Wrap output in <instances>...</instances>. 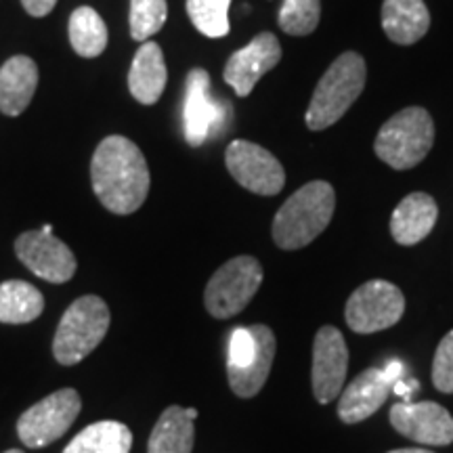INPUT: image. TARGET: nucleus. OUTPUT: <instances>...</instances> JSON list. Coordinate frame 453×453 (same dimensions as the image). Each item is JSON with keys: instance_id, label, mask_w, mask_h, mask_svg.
<instances>
[{"instance_id": "obj_10", "label": "nucleus", "mask_w": 453, "mask_h": 453, "mask_svg": "<svg viewBox=\"0 0 453 453\" xmlns=\"http://www.w3.org/2000/svg\"><path fill=\"white\" fill-rule=\"evenodd\" d=\"M229 174L243 189L257 196H277L286 185V170L269 150L237 139L225 151Z\"/></svg>"}, {"instance_id": "obj_32", "label": "nucleus", "mask_w": 453, "mask_h": 453, "mask_svg": "<svg viewBox=\"0 0 453 453\" xmlns=\"http://www.w3.org/2000/svg\"><path fill=\"white\" fill-rule=\"evenodd\" d=\"M42 231H44V234H53V225H44Z\"/></svg>"}, {"instance_id": "obj_7", "label": "nucleus", "mask_w": 453, "mask_h": 453, "mask_svg": "<svg viewBox=\"0 0 453 453\" xmlns=\"http://www.w3.org/2000/svg\"><path fill=\"white\" fill-rule=\"evenodd\" d=\"M263 283V265L254 257H235L226 260L223 267L208 281L203 292V304L214 319H229L242 313L258 292Z\"/></svg>"}, {"instance_id": "obj_12", "label": "nucleus", "mask_w": 453, "mask_h": 453, "mask_svg": "<svg viewBox=\"0 0 453 453\" xmlns=\"http://www.w3.org/2000/svg\"><path fill=\"white\" fill-rule=\"evenodd\" d=\"M15 254L34 275L50 283H65L76 273V257L64 242L42 229L17 237Z\"/></svg>"}, {"instance_id": "obj_26", "label": "nucleus", "mask_w": 453, "mask_h": 453, "mask_svg": "<svg viewBox=\"0 0 453 453\" xmlns=\"http://www.w3.org/2000/svg\"><path fill=\"white\" fill-rule=\"evenodd\" d=\"M321 19V0H283L277 24L290 36H309Z\"/></svg>"}, {"instance_id": "obj_33", "label": "nucleus", "mask_w": 453, "mask_h": 453, "mask_svg": "<svg viewBox=\"0 0 453 453\" xmlns=\"http://www.w3.org/2000/svg\"><path fill=\"white\" fill-rule=\"evenodd\" d=\"M4 453H24V451H19V449H9V451H4Z\"/></svg>"}, {"instance_id": "obj_4", "label": "nucleus", "mask_w": 453, "mask_h": 453, "mask_svg": "<svg viewBox=\"0 0 453 453\" xmlns=\"http://www.w3.org/2000/svg\"><path fill=\"white\" fill-rule=\"evenodd\" d=\"M275 334L269 326L235 327L231 332L229 355H226V378L229 387L242 399L258 395L267 382L275 359Z\"/></svg>"}, {"instance_id": "obj_29", "label": "nucleus", "mask_w": 453, "mask_h": 453, "mask_svg": "<svg viewBox=\"0 0 453 453\" xmlns=\"http://www.w3.org/2000/svg\"><path fill=\"white\" fill-rule=\"evenodd\" d=\"M24 9L27 11V15L32 17H44L49 15L50 11L55 9L57 0H21Z\"/></svg>"}, {"instance_id": "obj_28", "label": "nucleus", "mask_w": 453, "mask_h": 453, "mask_svg": "<svg viewBox=\"0 0 453 453\" xmlns=\"http://www.w3.org/2000/svg\"><path fill=\"white\" fill-rule=\"evenodd\" d=\"M433 384L445 395H453V330L439 342L433 359Z\"/></svg>"}, {"instance_id": "obj_3", "label": "nucleus", "mask_w": 453, "mask_h": 453, "mask_svg": "<svg viewBox=\"0 0 453 453\" xmlns=\"http://www.w3.org/2000/svg\"><path fill=\"white\" fill-rule=\"evenodd\" d=\"M367 67L364 57L347 50L338 57L317 82L307 110V127L324 130L336 124L364 93Z\"/></svg>"}, {"instance_id": "obj_22", "label": "nucleus", "mask_w": 453, "mask_h": 453, "mask_svg": "<svg viewBox=\"0 0 453 453\" xmlns=\"http://www.w3.org/2000/svg\"><path fill=\"white\" fill-rule=\"evenodd\" d=\"M133 433L116 420L95 422L76 434L64 453H130Z\"/></svg>"}, {"instance_id": "obj_19", "label": "nucleus", "mask_w": 453, "mask_h": 453, "mask_svg": "<svg viewBox=\"0 0 453 453\" xmlns=\"http://www.w3.org/2000/svg\"><path fill=\"white\" fill-rule=\"evenodd\" d=\"M168 82L166 61H164L160 44L147 41L137 50L128 72V90L139 104L154 105L162 97Z\"/></svg>"}, {"instance_id": "obj_2", "label": "nucleus", "mask_w": 453, "mask_h": 453, "mask_svg": "<svg viewBox=\"0 0 453 453\" xmlns=\"http://www.w3.org/2000/svg\"><path fill=\"white\" fill-rule=\"evenodd\" d=\"M336 211V194L326 180H311L288 197L273 219V242L281 250H300L319 237Z\"/></svg>"}, {"instance_id": "obj_5", "label": "nucleus", "mask_w": 453, "mask_h": 453, "mask_svg": "<svg viewBox=\"0 0 453 453\" xmlns=\"http://www.w3.org/2000/svg\"><path fill=\"white\" fill-rule=\"evenodd\" d=\"M110 309L99 296H82L67 307L53 338V355L61 365H76L104 342Z\"/></svg>"}, {"instance_id": "obj_17", "label": "nucleus", "mask_w": 453, "mask_h": 453, "mask_svg": "<svg viewBox=\"0 0 453 453\" xmlns=\"http://www.w3.org/2000/svg\"><path fill=\"white\" fill-rule=\"evenodd\" d=\"M437 219L439 208L433 196L416 191V194L403 197L395 208L393 217H390V234L401 246H416L430 235V231L437 225Z\"/></svg>"}, {"instance_id": "obj_25", "label": "nucleus", "mask_w": 453, "mask_h": 453, "mask_svg": "<svg viewBox=\"0 0 453 453\" xmlns=\"http://www.w3.org/2000/svg\"><path fill=\"white\" fill-rule=\"evenodd\" d=\"M231 0H187V15L197 32L208 38H223L229 34Z\"/></svg>"}, {"instance_id": "obj_24", "label": "nucleus", "mask_w": 453, "mask_h": 453, "mask_svg": "<svg viewBox=\"0 0 453 453\" xmlns=\"http://www.w3.org/2000/svg\"><path fill=\"white\" fill-rule=\"evenodd\" d=\"M70 42L72 49L81 57L93 59L107 47V26L93 7H81L70 15Z\"/></svg>"}, {"instance_id": "obj_11", "label": "nucleus", "mask_w": 453, "mask_h": 453, "mask_svg": "<svg viewBox=\"0 0 453 453\" xmlns=\"http://www.w3.org/2000/svg\"><path fill=\"white\" fill-rule=\"evenodd\" d=\"M229 107L214 101L211 95V76L202 67H194L185 78L183 133L191 147H200L211 134H223Z\"/></svg>"}, {"instance_id": "obj_15", "label": "nucleus", "mask_w": 453, "mask_h": 453, "mask_svg": "<svg viewBox=\"0 0 453 453\" xmlns=\"http://www.w3.org/2000/svg\"><path fill=\"white\" fill-rule=\"evenodd\" d=\"M281 59V44L275 34L263 32L246 47L235 50L226 61L223 78L237 97H248L265 73L273 70Z\"/></svg>"}, {"instance_id": "obj_30", "label": "nucleus", "mask_w": 453, "mask_h": 453, "mask_svg": "<svg viewBox=\"0 0 453 453\" xmlns=\"http://www.w3.org/2000/svg\"><path fill=\"white\" fill-rule=\"evenodd\" d=\"M388 453H433V451L420 449V447H410V449H393V451H388Z\"/></svg>"}, {"instance_id": "obj_27", "label": "nucleus", "mask_w": 453, "mask_h": 453, "mask_svg": "<svg viewBox=\"0 0 453 453\" xmlns=\"http://www.w3.org/2000/svg\"><path fill=\"white\" fill-rule=\"evenodd\" d=\"M166 17V0H130V36L137 42H147L162 30Z\"/></svg>"}, {"instance_id": "obj_16", "label": "nucleus", "mask_w": 453, "mask_h": 453, "mask_svg": "<svg viewBox=\"0 0 453 453\" xmlns=\"http://www.w3.org/2000/svg\"><path fill=\"white\" fill-rule=\"evenodd\" d=\"M395 384V378L380 367H370V370L361 372L340 395L338 418L344 424L367 420L384 405Z\"/></svg>"}, {"instance_id": "obj_13", "label": "nucleus", "mask_w": 453, "mask_h": 453, "mask_svg": "<svg viewBox=\"0 0 453 453\" xmlns=\"http://www.w3.org/2000/svg\"><path fill=\"white\" fill-rule=\"evenodd\" d=\"M349 370V349L334 326L319 327L313 342V395L317 403L327 405L340 395Z\"/></svg>"}, {"instance_id": "obj_20", "label": "nucleus", "mask_w": 453, "mask_h": 453, "mask_svg": "<svg viewBox=\"0 0 453 453\" xmlns=\"http://www.w3.org/2000/svg\"><path fill=\"white\" fill-rule=\"evenodd\" d=\"M430 27V13L424 0H384L382 30L395 44L422 41Z\"/></svg>"}, {"instance_id": "obj_14", "label": "nucleus", "mask_w": 453, "mask_h": 453, "mask_svg": "<svg viewBox=\"0 0 453 453\" xmlns=\"http://www.w3.org/2000/svg\"><path fill=\"white\" fill-rule=\"evenodd\" d=\"M388 418L396 433L420 445L443 447L453 443V416L433 401L396 403L390 407Z\"/></svg>"}, {"instance_id": "obj_31", "label": "nucleus", "mask_w": 453, "mask_h": 453, "mask_svg": "<svg viewBox=\"0 0 453 453\" xmlns=\"http://www.w3.org/2000/svg\"><path fill=\"white\" fill-rule=\"evenodd\" d=\"M185 413H187V418H189V420H196V418H197L196 407H185Z\"/></svg>"}, {"instance_id": "obj_18", "label": "nucleus", "mask_w": 453, "mask_h": 453, "mask_svg": "<svg viewBox=\"0 0 453 453\" xmlns=\"http://www.w3.org/2000/svg\"><path fill=\"white\" fill-rule=\"evenodd\" d=\"M38 87V65L26 55L11 57L0 67V111L19 116L30 105Z\"/></svg>"}, {"instance_id": "obj_21", "label": "nucleus", "mask_w": 453, "mask_h": 453, "mask_svg": "<svg viewBox=\"0 0 453 453\" xmlns=\"http://www.w3.org/2000/svg\"><path fill=\"white\" fill-rule=\"evenodd\" d=\"M194 441L196 426L194 420L187 418L185 407L170 405L151 430L147 453H191Z\"/></svg>"}, {"instance_id": "obj_6", "label": "nucleus", "mask_w": 453, "mask_h": 453, "mask_svg": "<svg viewBox=\"0 0 453 453\" xmlns=\"http://www.w3.org/2000/svg\"><path fill=\"white\" fill-rule=\"evenodd\" d=\"M434 143V122L424 107H405L382 124L378 133L376 156L395 170L418 166Z\"/></svg>"}, {"instance_id": "obj_1", "label": "nucleus", "mask_w": 453, "mask_h": 453, "mask_svg": "<svg viewBox=\"0 0 453 453\" xmlns=\"http://www.w3.org/2000/svg\"><path fill=\"white\" fill-rule=\"evenodd\" d=\"M93 191L113 214L137 212L151 187L150 166L143 151L122 134L105 137L90 160Z\"/></svg>"}, {"instance_id": "obj_8", "label": "nucleus", "mask_w": 453, "mask_h": 453, "mask_svg": "<svg viewBox=\"0 0 453 453\" xmlns=\"http://www.w3.org/2000/svg\"><path fill=\"white\" fill-rule=\"evenodd\" d=\"M81 410L82 399L78 390L61 388L21 413L17 420V434L30 449L47 447L64 437Z\"/></svg>"}, {"instance_id": "obj_23", "label": "nucleus", "mask_w": 453, "mask_h": 453, "mask_svg": "<svg viewBox=\"0 0 453 453\" xmlns=\"http://www.w3.org/2000/svg\"><path fill=\"white\" fill-rule=\"evenodd\" d=\"M44 311V296L38 288L21 280L0 283V324H30Z\"/></svg>"}, {"instance_id": "obj_9", "label": "nucleus", "mask_w": 453, "mask_h": 453, "mask_svg": "<svg viewBox=\"0 0 453 453\" xmlns=\"http://www.w3.org/2000/svg\"><path fill=\"white\" fill-rule=\"evenodd\" d=\"M405 313V296L395 283L384 280L365 281L350 294L344 317L355 334L388 330Z\"/></svg>"}]
</instances>
